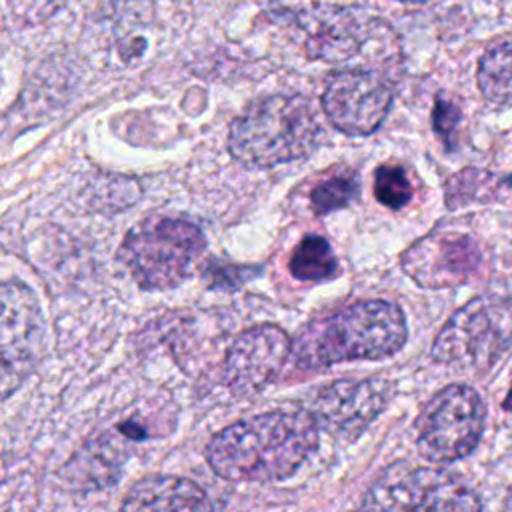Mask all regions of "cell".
<instances>
[{
	"mask_svg": "<svg viewBox=\"0 0 512 512\" xmlns=\"http://www.w3.org/2000/svg\"><path fill=\"white\" fill-rule=\"evenodd\" d=\"M318 430L308 410H274L234 422L206 446L214 474L230 482H278L316 450Z\"/></svg>",
	"mask_w": 512,
	"mask_h": 512,
	"instance_id": "6da1fadb",
	"label": "cell"
},
{
	"mask_svg": "<svg viewBox=\"0 0 512 512\" xmlns=\"http://www.w3.org/2000/svg\"><path fill=\"white\" fill-rule=\"evenodd\" d=\"M408 336L404 312L388 300H362L312 320L294 340L302 368H328L348 360H378L396 354Z\"/></svg>",
	"mask_w": 512,
	"mask_h": 512,
	"instance_id": "7a4b0ae2",
	"label": "cell"
},
{
	"mask_svg": "<svg viewBox=\"0 0 512 512\" xmlns=\"http://www.w3.org/2000/svg\"><path fill=\"white\" fill-rule=\"evenodd\" d=\"M322 126L302 96H266L250 104L230 124L228 150L246 168H274L310 156Z\"/></svg>",
	"mask_w": 512,
	"mask_h": 512,
	"instance_id": "3957f363",
	"label": "cell"
},
{
	"mask_svg": "<svg viewBox=\"0 0 512 512\" xmlns=\"http://www.w3.org/2000/svg\"><path fill=\"white\" fill-rule=\"evenodd\" d=\"M206 248L202 230L184 218L152 216L138 222L120 246V258L138 286L168 290L182 284Z\"/></svg>",
	"mask_w": 512,
	"mask_h": 512,
	"instance_id": "277c9868",
	"label": "cell"
},
{
	"mask_svg": "<svg viewBox=\"0 0 512 512\" xmlns=\"http://www.w3.org/2000/svg\"><path fill=\"white\" fill-rule=\"evenodd\" d=\"M300 26L304 50L314 60L342 64L366 56L378 66L400 60V42L388 22L358 6H316L300 16Z\"/></svg>",
	"mask_w": 512,
	"mask_h": 512,
	"instance_id": "5b68a950",
	"label": "cell"
},
{
	"mask_svg": "<svg viewBox=\"0 0 512 512\" xmlns=\"http://www.w3.org/2000/svg\"><path fill=\"white\" fill-rule=\"evenodd\" d=\"M512 346V298L478 296L438 332L432 358L456 370H488Z\"/></svg>",
	"mask_w": 512,
	"mask_h": 512,
	"instance_id": "8992f818",
	"label": "cell"
},
{
	"mask_svg": "<svg viewBox=\"0 0 512 512\" xmlns=\"http://www.w3.org/2000/svg\"><path fill=\"white\" fill-rule=\"evenodd\" d=\"M486 408L480 394L464 384H450L436 392L416 422L420 454L436 464L466 458L480 442Z\"/></svg>",
	"mask_w": 512,
	"mask_h": 512,
	"instance_id": "52a82bcc",
	"label": "cell"
},
{
	"mask_svg": "<svg viewBox=\"0 0 512 512\" xmlns=\"http://www.w3.org/2000/svg\"><path fill=\"white\" fill-rule=\"evenodd\" d=\"M360 506L370 510H480L482 502L460 478L440 468L396 462L374 480Z\"/></svg>",
	"mask_w": 512,
	"mask_h": 512,
	"instance_id": "ba28073f",
	"label": "cell"
},
{
	"mask_svg": "<svg viewBox=\"0 0 512 512\" xmlns=\"http://www.w3.org/2000/svg\"><path fill=\"white\" fill-rule=\"evenodd\" d=\"M320 100L336 130L348 136H368L384 122L394 100V86L384 70L348 68L328 76Z\"/></svg>",
	"mask_w": 512,
	"mask_h": 512,
	"instance_id": "9c48e42d",
	"label": "cell"
},
{
	"mask_svg": "<svg viewBox=\"0 0 512 512\" xmlns=\"http://www.w3.org/2000/svg\"><path fill=\"white\" fill-rule=\"evenodd\" d=\"M0 300V384L6 400L30 376L42 356L44 320L36 296L22 282H4Z\"/></svg>",
	"mask_w": 512,
	"mask_h": 512,
	"instance_id": "30bf717a",
	"label": "cell"
},
{
	"mask_svg": "<svg viewBox=\"0 0 512 512\" xmlns=\"http://www.w3.org/2000/svg\"><path fill=\"white\" fill-rule=\"evenodd\" d=\"M390 394L392 384L384 378L338 380L316 392L308 412L330 436L352 440L378 418Z\"/></svg>",
	"mask_w": 512,
	"mask_h": 512,
	"instance_id": "8fae6325",
	"label": "cell"
},
{
	"mask_svg": "<svg viewBox=\"0 0 512 512\" xmlns=\"http://www.w3.org/2000/svg\"><path fill=\"white\" fill-rule=\"evenodd\" d=\"M482 264L476 240L456 230H438L402 254V268L424 288H452L468 282Z\"/></svg>",
	"mask_w": 512,
	"mask_h": 512,
	"instance_id": "7c38bea8",
	"label": "cell"
},
{
	"mask_svg": "<svg viewBox=\"0 0 512 512\" xmlns=\"http://www.w3.org/2000/svg\"><path fill=\"white\" fill-rule=\"evenodd\" d=\"M290 352L292 342L280 326H252L230 344L224 358V380L234 394H256L280 374Z\"/></svg>",
	"mask_w": 512,
	"mask_h": 512,
	"instance_id": "4fadbf2b",
	"label": "cell"
},
{
	"mask_svg": "<svg viewBox=\"0 0 512 512\" xmlns=\"http://www.w3.org/2000/svg\"><path fill=\"white\" fill-rule=\"evenodd\" d=\"M122 510H206L212 508L202 486L180 476H146L120 504Z\"/></svg>",
	"mask_w": 512,
	"mask_h": 512,
	"instance_id": "5bb4252c",
	"label": "cell"
},
{
	"mask_svg": "<svg viewBox=\"0 0 512 512\" xmlns=\"http://www.w3.org/2000/svg\"><path fill=\"white\" fill-rule=\"evenodd\" d=\"M120 444L110 438H98L94 446H86L82 452L76 454L74 460L68 462V470H74L68 476L76 482L78 488H102L110 482L114 484L122 466V456H118Z\"/></svg>",
	"mask_w": 512,
	"mask_h": 512,
	"instance_id": "9a60e30c",
	"label": "cell"
},
{
	"mask_svg": "<svg viewBox=\"0 0 512 512\" xmlns=\"http://www.w3.org/2000/svg\"><path fill=\"white\" fill-rule=\"evenodd\" d=\"M512 192V176H498L484 170H462L446 186V204L456 208L470 202H502Z\"/></svg>",
	"mask_w": 512,
	"mask_h": 512,
	"instance_id": "2e32d148",
	"label": "cell"
},
{
	"mask_svg": "<svg viewBox=\"0 0 512 512\" xmlns=\"http://www.w3.org/2000/svg\"><path fill=\"white\" fill-rule=\"evenodd\" d=\"M476 82L486 100L494 104L512 102V40L490 48L480 58Z\"/></svg>",
	"mask_w": 512,
	"mask_h": 512,
	"instance_id": "e0dca14e",
	"label": "cell"
},
{
	"mask_svg": "<svg viewBox=\"0 0 512 512\" xmlns=\"http://www.w3.org/2000/svg\"><path fill=\"white\" fill-rule=\"evenodd\" d=\"M290 272L298 280H324L336 274L338 262L332 246L318 234L306 236L292 252Z\"/></svg>",
	"mask_w": 512,
	"mask_h": 512,
	"instance_id": "ac0fdd59",
	"label": "cell"
},
{
	"mask_svg": "<svg viewBox=\"0 0 512 512\" xmlns=\"http://www.w3.org/2000/svg\"><path fill=\"white\" fill-rule=\"evenodd\" d=\"M374 194L380 204L392 210L406 206L412 198V184L404 168L396 164L380 166L374 174Z\"/></svg>",
	"mask_w": 512,
	"mask_h": 512,
	"instance_id": "d6986e66",
	"label": "cell"
},
{
	"mask_svg": "<svg viewBox=\"0 0 512 512\" xmlns=\"http://www.w3.org/2000/svg\"><path fill=\"white\" fill-rule=\"evenodd\" d=\"M358 184L350 176H332L324 182H320L312 194H310V204L316 214H328L332 210L344 208L350 204V200L356 196Z\"/></svg>",
	"mask_w": 512,
	"mask_h": 512,
	"instance_id": "ffe728a7",
	"label": "cell"
},
{
	"mask_svg": "<svg viewBox=\"0 0 512 512\" xmlns=\"http://www.w3.org/2000/svg\"><path fill=\"white\" fill-rule=\"evenodd\" d=\"M458 120H460L458 106L452 100L438 96L436 102H434V110H432V124H434L436 134L444 140V144L448 148L454 142L452 134H454V130L458 126Z\"/></svg>",
	"mask_w": 512,
	"mask_h": 512,
	"instance_id": "44dd1931",
	"label": "cell"
},
{
	"mask_svg": "<svg viewBox=\"0 0 512 512\" xmlns=\"http://www.w3.org/2000/svg\"><path fill=\"white\" fill-rule=\"evenodd\" d=\"M502 406H504V410L512 412V386H510V390H508V394H506V398H504Z\"/></svg>",
	"mask_w": 512,
	"mask_h": 512,
	"instance_id": "7402d4cb",
	"label": "cell"
},
{
	"mask_svg": "<svg viewBox=\"0 0 512 512\" xmlns=\"http://www.w3.org/2000/svg\"><path fill=\"white\" fill-rule=\"evenodd\" d=\"M398 2H404V4H422V2H428V0H398Z\"/></svg>",
	"mask_w": 512,
	"mask_h": 512,
	"instance_id": "603a6c76",
	"label": "cell"
}]
</instances>
